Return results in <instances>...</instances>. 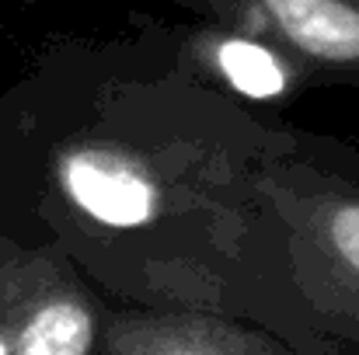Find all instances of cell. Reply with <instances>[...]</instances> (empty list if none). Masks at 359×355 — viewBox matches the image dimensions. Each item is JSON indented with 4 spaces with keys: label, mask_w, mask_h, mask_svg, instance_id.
<instances>
[{
    "label": "cell",
    "mask_w": 359,
    "mask_h": 355,
    "mask_svg": "<svg viewBox=\"0 0 359 355\" xmlns=\"http://www.w3.org/2000/svg\"><path fill=\"white\" fill-rule=\"evenodd\" d=\"M0 303L7 355H95L98 307L53 247H25L0 230Z\"/></svg>",
    "instance_id": "6da1fadb"
},
{
    "label": "cell",
    "mask_w": 359,
    "mask_h": 355,
    "mask_svg": "<svg viewBox=\"0 0 359 355\" xmlns=\"http://www.w3.org/2000/svg\"><path fill=\"white\" fill-rule=\"evenodd\" d=\"M297 216L328 261L359 282V192H318L297 206Z\"/></svg>",
    "instance_id": "8992f818"
},
{
    "label": "cell",
    "mask_w": 359,
    "mask_h": 355,
    "mask_svg": "<svg viewBox=\"0 0 359 355\" xmlns=\"http://www.w3.org/2000/svg\"><path fill=\"white\" fill-rule=\"evenodd\" d=\"M102 345L105 355H293L248 328L192 314H119Z\"/></svg>",
    "instance_id": "3957f363"
},
{
    "label": "cell",
    "mask_w": 359,
    "mask_h": 355,
    "mask_svg": "<svg viewBox=\"0 0 359 355\" xmlns=\"http://www.w3.org/2000/svg\"><path fill=\"white\" fill-rule=\"evenodd\" d=\"M53 174L74 209L112 230L147 227L164 206L157 167L109 139H81L56 150Z\"/></svg>",
    "instance_id": "7a4b0ae2"
},
{
    "label": "cell",
    "mask_w": 359,
    "mask_h": 355,
    "mask_svg": "<svg viewBox=\"0 0 359 355\" xmlns=\"http://www.w3.org/2000/svg\"><path fill=\"white\" fill-rule=\"evenodd\" d=\"M7 349H11V331H7V314L0 303V355H7Z\"/></svg>",
    "instance_id": "52a82bcc"
},
{
    "label": "cell",
    "mask_w": 359,
    "mask_h": 355,
    "mask_svg": "<svg viewBox=\"0 0 359 355\" xmlns=\"http://www.w3.org/2000/svg\"><path fill=\"white\" fill-rule=\"evenodd\" d=\"M199 56L220 81H227L238 95L255 102L279 98L293 84V70L286 67V60L248 35H210Z\"/></svg>",
    "instance_id": "5b68a950"
},
{
    "label": "cell",
    "mask_w": 359,
    "mask_h": 355,
    "mask_svg": "<svg viewBox=\"0 0 359 355\" xmlns=\"http://www.w3.org/2000/svg\"><path fill=\"white\" fill-rule=\"evenodd\" d=\"M21 4H35V0H21Z\"/></svg>",
    "instance_id": "ba28073f"
},
{
    "label": "cell",
    "mask_w": 359,
    "mask_h": 355,
    "mask_svg": "<svg viewBox=\"0 0 359 355\" xmlns=\"http://www.w3.org/2000/svg\"><path fill=\"white\" fill-rule=\"evenodd\" d=\"M255 7L300 56L359 70V0H255Z\"/></svg>",
    "instance_id": "277c9868"
}]
</instances>
